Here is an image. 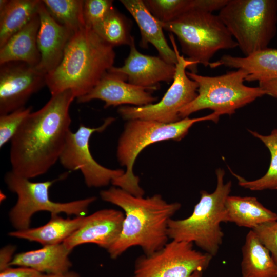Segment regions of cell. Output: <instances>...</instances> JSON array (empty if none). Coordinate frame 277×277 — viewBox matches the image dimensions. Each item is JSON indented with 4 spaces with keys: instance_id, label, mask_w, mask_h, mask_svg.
Segmentation results:
<instances>
[{
    "instance_id": "33",
    "label": "cell",
    "mask_w": 277,
    "mask_h": 277,
    "mask_svg": "<svg viewBox=\"0 0 277 277\" xmlns=\"http://www.w3.org/2000/svg\"><path fill=\"white\" fill-rule=\"evenodd\" d=\"M43 274L30 268L10 266L1 271L0 277H42Z\"/></svg>"
},
{
    "instance_id": "30",
    "label": "cell",
    "mask_w": 277,
    "mask_h": 277,
    "mask_svg": "<svg viewBox=\"0 0 277 277\" xmlns=\"http://www.w3.org/2000/svg\"><path fill=\"white\" fill-rule=\"evenodd\" d=\"M32 107H24L10 113L0 115V147L11 141Z\"/></svg>"
},
{
    "instance_id": "20",
    "label": "cell",
    "mask_w": 277,
    "mask_h": 277,
    "mask_svg": "<svg viewBox=\"0 0 277 277\" xmlns=\"http://www.w3.org/2000/svg\"><path fill=\"white\" fill-rule=\"evenodd\" d=\"M222 66L244 70L247 82L277 79V49L268 47L244 57L224 54L209 65L210 68Z\"/></svg>"
},
{
    "instance_id": "8",
    "label": "cell",
    "mask_w": 277,
    "mask_h": 277,
    "mask_svg": "<svg viewBox=\"0 0 277 277\" xmlns=\"http://www.w3.org/2000/svg\"><path fill=\"white\" fill-rule=\"evenodd\" d=\"M187 74L198 84V94L193 101L181 110V119L207 109L212 110L219 116L230 115L237 109L266 95L259 86L252 87L244 84L247 73L242 69L213 76L187 71Z\"/></svg>"
},
{
    "instance_id": "10",
    "label": "cell",
    "mask_w": 277,
    "mask_h": 277,
    "mask_svg": "<svg viewBox=\"0 0 277 277\" xmlns=\"http://www.w3.org/2000/svg\"><path fill=\"white\" fill-rule=\"evenodd\" d=\"M177 57L172 83L159 102L143 106H121L117 110L123 118L129 121L143 120L171 123L181 120L179 113L197 96L198 84L187 74L186 69L196 73L197 65L180 55L173 34L169 35Z\"/></svg>"
},
{
    "instance_id": "13",
    "label": "cell",
    "mask_w": 277,
    "mask_h": 277,
    "mask_svg": "<svg viewBox=\"0 0 277 277\" xmlns=\"http://www.w3.org/2000/svg\"><path fill=\"white\" fill-rule=\"evenodd\" d=\"M46 74L22 62L0 64V115L25 105L30 97L46 85Z\"/></svg>"
},
{
    "instance_id": "24",
    "label": "cell",
    "mask_w": 277,
    "mask_h": 277,
    "mask_svg": "<svg viewBox=\"0 0 277 277\" xmlns=\"http://www.w3.org/2000/svg\"><path fill=\"white\" fill-rule=\"evenodd\" d=\"M242 253V277H277L276 264L252 230L246 235Z\"/></svg>"
},
{
    "instance_id": "5",
    "label": "cell",
    "mask_w": 277,
    "mask_h": 277,
    "mask_svg": "<svg viewBox=\"0 0 277 277\" xmlns=\"http://www.w3.org/2000/svg\"><path fill=\"white\" fill-rule=\"evenodd\" d=\"M217 184L215 190L200 192V199L191 215L182 220L171 219L168 224L169 239L195 244L204 252L213 257L217 254L222 244L224 232L221 224L225 222V203L231 192L232 183H225V171H215Z\"/></svg>"
},
{
    "instance_id": "17",
    "label": "cell",
    "mask_w": 277,
    "mask_h": 277,
    "mask_svg": "<svg viewBox=\"0 0 277 277\" xmlns=\"http://www.w3.org/2000/svg\"><path fill=\"white\" fill-rule=\"evenodd\" d=\"M38 13L40 25L37 41L41 60L36 67L47 75L61 62L66 46L74 33L50 15L42 1Z\"/></svg>"
},
{
    "instance_id": "36",
    "label": "cell",
    "mask_w": 277,
    "mask_h": 277,
    "mask_svg": "<svg viewBox=\"0 0 277 277\" xmlns=\"http://www.w3.org/2000/svg\"><path fill=\"white\" fill-rule=\"evenodd\" d=\"M42 277H81V276L76 272L70 270L61 274L51 275L43 274Z\"/></svg>"
},
{
    "instance_id": "23",
    "label": "cell",
    "mask_w": 277,
    "mask_h": 277,
    "mask_svg": "<svg viewBox=\"0 0 277 277\" xmlns=\"http://www.w3.org/2000/svg\"><path fill=\"white\" fill-rule=\"evenodd\" d=\"M225 223L232 222L251 230L263 223L277 221V214L253 196L229 195L225 203Z\"/></svg>"
},
{
    "instance_id": "35",
    "label": "cell",
    "mask_w": 277,
    "mask_h": 277,
    "mask_svg": "<svg viewBox=\"0 0 277 277\" xmlns=\"http://www.w3.org/2000/svg\"><path fill=\"white\" fill-rule=\"evenodd\" d=\"M259 84L266 95L277 98V79L261 81Z\"/></svg>"
},
{
    "instance_id": "12",
    "label": "cell",
    "mask_w": 277,
    "mask_h": 277,
    "mask_svg": "<svg viewBox=\"0 0 277 277\" xmlns=\"http://www.w3.org/2000/svg\"><path fill=\"white\" fill-rule=\"evenodd\" d=\"M114 120V117H108L97 128L81 124L76 132L70 130L66 138L58 161L67 169L80 170L88 187L107 186L125 173L123 169H111L99 164L93 157L89 149V140L92 134L104 131Z\"/></svg>"
},
{
    "instance_id": "19",
    "label": "cell",
    "mask_w": 277,
    "mask_h": 277,
    "mask_svg": "<svg viewBox=\"0 0 277 277\" xmlns=\"http://www.w3.org/2000/svg\"><path fill=\"white\" fill-rule=\"evenodd\" d=\"M71 252L63 243L45 245L15 254L10 266L28 267L45 274H61L70 271L72 267L69 257Z\"/></svg>"
},
{
    "instance_id": "34",
    "label": "cell",
    "mask_w": 277,
    "mask_h": 277,
    "mask_svg": "<svg viewBox=\"0 0 277 277\" xmlns=\"http://www.w3.org/2000/svg\"><path fill=\"white\" fill-rule=\"evenodd\" d=\"M15 251L13 245H7L4 247L0 251V271L10 267Z\"/></svg>"
},
{
    "instance_id": "4",
    "label": "cell",
    "mask_w": 277,
    "mask_h": 277,
    "mask_svg": "<svg viewBox=\"0 0 277 277\" xmlns=\"http://www.w3.org/2000/svg\"><path fill=\"white\" fill-rule=\"evenodd\" d=\"M220 116L213 112L202 117H186L171 123L143 120H129L118 141L116 156L120 165L126 168L125 173L113 180L112 184L130 194L143 196L140 179L133 171L136 157L149 145L165 140L180 141L195 123L205 121L217 122Z\"/></svg>"
},
{
    "instance_id": "32",
    "label": "cell",
    "mask_w": 277,
    "mask_h": 277,
    "mask_svg": "<svg viewBox=\"0 0 277 277\" xmlns=\"http://www.w3.org/2000/svg\"><path fill=\"white\" fill-rule=\"evenodd\" d=\"M252 230L260 242L268 249L277 265V221L263 223Z\"/></svg>"
},
{
    "instance_id": "22",
    "label": "cell",
    "mask_w": 277,
    "mask_h": 277,
    "mask_svg": "<svg viewBox=\"0 0 277 277\" xmlns=\"http://www.w3.org/2000/svg\"><path fill=\"white\" fill-rule=\"evenodd\" d=\"M86 216L64 219L58 214H51L46 224L37 227L15 230L8 233L10 236L35 242L43 246L62 243L84 223Z\"/></svg>"
},
{
    "instance_id": "31",
    "label": "cell",
    "mask_w": 277,
    "mask_h": 277,
    "mask_svg": "<svg viewBox=\"0 0 277 277\" xmlns=\"http://www.w3.org/2000/svg\"><path fill=\"white\" fill-rule=\"evenodd\" d=\"M111 0H85L83 16L85 27L93 29L107 15L114 7Z\"/></svg>"
},
{
    "instance_id": "18",
    "label": "cell",
    "mask_w": 277,
    "mask_h": 277,
    "mask_svg": "<svg viewBox=\"0 0 277 277\" xmlns=\"http://www.w3.org/2000/svg\"><path fill=\"white\" fill-rule=\"evenodd\" d=\"M120 2L138 27L141 36L140 46L146 48L149 44L152 45L159 56L167 63L175 65L177 62L176 53L166 39L161 22L150 13L143 0H121Z\"/></svg>"
},
{
    "instance_id": "14",
    "label": "cell",
    "mask_w": 277,
    "mask_h": 277,
    "mask_svg": "<svg viewBox=\"0 0 277 277\" xmlns=\"http://www.w3.org/2000/svg\"><path fill=\"white\" fill-rule=\"evenodd\" d=\"M129 47V53L124 65L113 66L108 72L120 75L129 83L149 91L158 89L161 82L173 81L175 65L167 63L159 56L140 53L136 49L134 38Z\"/></svg>"
},
{
    "instance_id": "9",
    "label": "cell",
    "mask_w": 277,
    "mask_h": 277,
    "mask_svg": "<svg viewBox=\"0 0 277 277\" xmlns=\"http://www.w3.org/2000/svg\"><path fill=\"white\" fill-rule=\"evenodd\" d=\"M67 176L66 173L53 180L33 182L12 171L6 174L5 182L8 189L17 196L15 205L9 213L10 221L15 230L30 228L32 216L38 211H48L51 214L64 213L68 215L85 216L89 206L96 200V197L65 203L55 202L49 197L50 187Z\"/></svg>"
},
{
    "instance_id": "3",
    "label": "cell",
    "mask_w": 277,
    "mask_h": 277,
    "mask_svg": "<svg viewBox=\"0 0 277 277\" xmlns=\"http://www.w3.org/2000/svg\"><path fill=\"white\" fill-rule=\"evenodd\" d=\"M113 48L92 29L85 27L75 32L60 64L46 75L51 95L67 90L76 98L88 93L113 66Z\"/></svg>"
},
{
    "instance_id": "16",
    "label": "cell",
    "mask_w": 277,
    "mask_h": 277,
    "mask_svg": "<svg viewBox=\"0 0 277 277\" xmlns=\"http://www.w3.org/2000/svg\"><path fill=\"white\" fill-rule=\"evenodd\" d=\"M96 99L103 101L106 108L125 104L143 106L153 104L157 97L143 87L126 82L121 75L107 71L88 93L77 101L84 103Z\"/></svg>"
},
{
    "instance_id": "15",
    "label": "cell",
    "mask_w": 277,
    "mask_h": 277,
    "mask_svg": "<svg viewBox=\"0 0 277 277\" xmlns=\"http://www.w3.org/2000/svg\"><path fill=\"white\" fill-rule=\"evenodd\" d=\"M124 213L113 209H103L86 216L81 226L63 243L69 250L84 244L92 243L107 250L122 230Z\"/></svg>"
},
{
    "instance_id": "6",
    "label": "cell",
    "mask_w": 277,
    "mask_h": 277,
    "mask_svg": "<svg viewBox=\"0 0 277 277\" xmlns=\"http://www.w3.org/2000/svg\"><path fill=\"white\" fill-rule=\"evenodd\" d=\"M161 24L163 29L176 36L182 53L197 66L208 67L217 51L238 47L218 15L209 11L193 10Z\"/></svg>"
},
{
    "instance_id": "28",
    "label": "cell",
    "mask_w": 277,
    "mask_h": 277,
    "mask_svg": "<svg viewBox=\"0 0 277 277\" xmlns=\"http://www.w3.org/2000/svg\"><path fill=\"white\" fill-rule=\"evenodd\" d=\"M131 22L115 8L92 30L112 47L129 46L134 38L131 35Z\"/></svg>"
},
{
    "instance_id": "29",
    "label": "cell",
    "mask_w": 277,
    "mask_h": 277,
    "mask_svg": "<svg viewBox=\"0 0 277 277\" xmlns=\"http://www.w3.org/2000/svg\"><path fill=\"white\" fill-rule=\"evenodd\" d=\"M50 15L74 33L86 27L83 0H43Z\"/></svg>"
},
{
    "instance_id": "1",
    "label": "cell",
    "mask_w": 277,
    "mask_h": 277,
    "mask_svg": "<svg viewBox=\"0 0 277 277\" xmlns=\"http://www.w3.org/2000/svg\"><path fill=\"white\" fill-rule=\"evenodd\" d=\"M75 98L70 90L52 95L26 118L11 140L13 172L31 179L46 173L59 160L70 131L69 108Z\"/></svg>"
},
{
    "instance_id": "26",
    "label": "cell",
    "mask_w": 277,
    "mask_h": 277,
    "mask_svg": "<svg viewBox=\"0 0 277 277\" xmlns=\"http://www.w3.org/2000/svg\"><path fill=\"white\" fill-rule=\"evenodd\" d=\"M228 0H143L150 13L162 23L173 21L190 11L220 10Z\"/></svg>"
},
{
    "instance_id": "21",
    "label": "cell",
    "mask_w": 277,
    "mask_h": 277,
    "mask_svg": "<svg viewBox=\"0 0 277 277\" xmlns=\"http://www.w3.org/2000/svg\"><path fill=\"white\" fill-rule=\"evenodd\" d=\"M39 25L37 13L0 47V64L22 62L36 66L41 60L37 41Z\"/></svg>"
},
{
    "instance_id": "25",
    "label": "cell",
    "mask_w": 277,
    "mask_h": 277,
    "mask_svg": "<svg viewBox=\"0 0 277 277\" xmlns=\"http://www.w3.org/2000/svg\"><path fill=\"white\" fill-rule=\"evenodd\" d=\"M41 1H0V47L38 13Z\"/></svg>"
},
{
    "instance_id": "2",
    "label": "cell",
    "mask_w": 277,
    "mask_h": 277,
    "mask_svg": "<svg viewBox=\"0 0 277 277\" xmlns=\"http://www.w3.org/2000/svg\"><path fill=\"white\" fill-rule=\"evenodd\" d=\"M100 194L103 201L121 208L125 215L120 234L107 250L111 258L115 259L134 246L149 255L168 242V222L181 208L180 203H168L159 194L146 198L135 196L115 186Z\"/></svg>"
},
{
    "instance_id": "7",
    "label": "cell",
    "mask_w": 277,
    "mask_h": 277,
    "mask_svg": "<svg viewBox=\"0 0 277 277\" xmlns=\"http://www.w3.org/2000/svg\"><path fill=\"white\" fill-rule=\"evenodd\" d=\"M218 16L245 56L268 48L277 30V0H228Z\"/></svg>"
},
{
    "instance_id": "27",
    "label": "cell",
    "mask_w": 277,
    "mask_h": 277,
    "mask_svg": "<svg viewBox=\"0 0 277 277\" xmlns=\"http://www.w3.org/2000/svg\"><path fill=\"white\" fill-rule=\"evenodd\" d=\"M251 135L261 141L268 149L270 163L267 172L261 177L252 181L246 180L234 173H231L238 181L239 185L252 191L277 190V129H273L269 135H262L258 132L248 130Z\"/></svg>"
},
{
    "instance_id": "11",
    "label": "cell",
    "mask_w": 277,
    "mask_h": 277,
    "mask_svg": "<svg viewBox=\"0 0 277 277\" xmlns=\"http://www.w3.org/2000/svg\"><path fill=\"white\" fill-rule=\"evenodd\" d=\"M213 256L193 244L171 240L161 249L135 262L132 277H202Z\"/></svg>"
}]
</instances>
